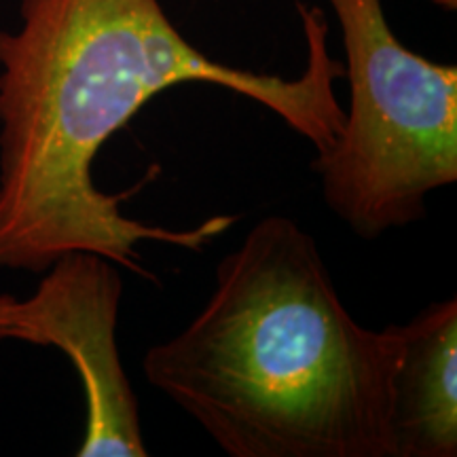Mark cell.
Here are the masks:
<instances>
[{
  "label": "cell",
  "mask_w": 457,
  "mask_h": 457,
  "mask_svg": "<svg viewBox=\"0 0 457 457\" xmlns=\"http://www.w3.org/2000/svg\"><path fill=\"white\" fill-rule=\"evenodd\" d=\"M398 352V327L364 328L347 312L316 239L265 216L142 370L231 457H394Z\"/></svg>",
  "instance_id": "obj_2"
},
{
  "label": "cell",
  "mask_w": 457,
  "mask_h": 457,
  "mask_svg": "<svg viewBox=\"0 0 457 457\" xmlns=\"http://www.w3.org/2000/svg\"><path fill=\"white\" fill-rule=\"evenodd\" d=\"M339 21L350 108L313 159L324 202L358 237L426 216V197L457 180V68L398 41L381 0H328Z\"/></svg>",
  "instance_id": "obj_3"
},
{
  "label": "cell",
  "mask_w": 457,
  "mask_h": 457,
  "mask_svg": "<svg viewBox=\"0 0 457 457\" xmlns=\"http://www.w3.org/2000/svg\"><path fill=\"white\" fill-rule=\"evenodd\" d=\"M434 4H438V7H443V9H449V11H453L455 9V4H457V0H432Z\"/></svg>",
  "instance_id": "obj_6"
},
{
  "label": "cell",
  "mask_w": 457,
  "mask_h": 457,
  "mask_svg": "<svg viewBox=\"0 0 457 457\" xmlns=\"http://www.w3.org/2000/svg\"><path fill=\"white\" fill-rule=\"evenodd\" d=\"M30 299L0 295V341L57 347L81 377L87 424L77 455L146 457L138 398L117 350L123 282L96 253H66L45 270Z\"/></svg>",
  "instance_id": "obj_4"
},
{
  "label": "cell",
  "mask_w": 457,
  "mask_h": 457,
  "mask_svg": "<svg viewBox=\"0 0 457 457\" xmlns=\"http://www.w3.org/2000/svg\"><path fill=\"white\" fill-rule=\"evenodd\" d=\"M392 377L394 457L457 455V299L432 303L398 327Z\"/></svg>",
  "instance_id": "obj_5"
},
{
  "label": "cell",
  "mask_w": 457,
  "mask_h": 457,
  "mask_svg": "<svg viewBox=\"0 0 457 457\" xmlns=\"http://www.w3.org/2000/svg\"><path fill=\"white\" fill-rule=\"evenodd\" d=\"M21 26L0 30V267L43 273L66 253H96L151 278L138 244L202 250L237 219L193 228L146 225L121 212L125 195L94 182L112 134L153 96L180 83L231 89L276 112L316 151L345 123L322 9L299 3L307 66L296 79L212 60L171 24L159 0H21Z\"/></svg>",
  "instance_id": "obj_1"
}]
</instances>
